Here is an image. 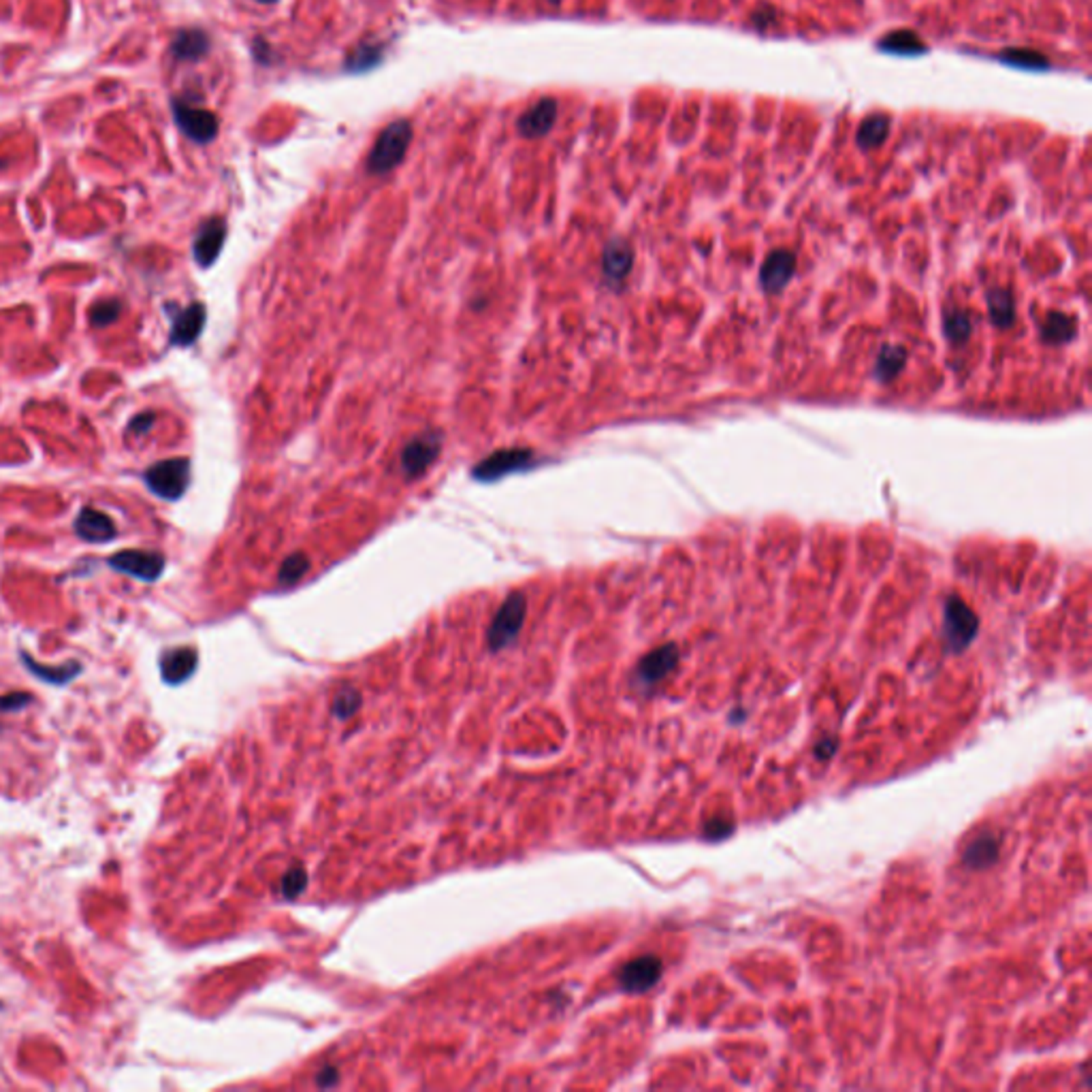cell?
I'll list each match as a JSON object with an SVG mask.
<instances>
[{
	"label": "cell",
	"mask_w": 1092,
	"mask_h": 1092,
	"mask_svg": "<svg viewBox=\"0 0 1092 1092\" xmlns=\"http://www.w3.org/2000/svg\"><path fill=\"white\" fill-rule=\"evenodd\" d=\"M410 141H412V124L408 120H395L388 124L371 148L369 158H367V171L371 175H384L395 169L404 161Z\"/></svg>",
	"instance_id": "6da1fadb"
},
{
	"label": "cell",
	"mask_w": 1092,
	"mask_h": 1092,
	"mask_svg": "<svg viewBox=\"0 0 1092 1092\" xmlns=\"http://www.w3.org/2000/svg\"><path fill=\"white\" fill-rule=\"evenodd\" d=\"M143 479L154 495L167 502H175L182 497L190 485V461L186 457L165 459L149 466Z\"/></svg>",
	"instance_id": "7a4b0ae2"
},
{
	"label": "cell",
	"mask_w": 1092,
	"mask_h": 1092,
	"mask_svg": "<svg viewBox=\"0 0 1092 1092\" xmlns=\"http://www.w3.org/2000/svg\"><path fill=\"white\" fill-rule=\"evenodd\" d=\"M977 614L958 595H949L943 610V638L952 651H965L977 636Z\"/></svg>",
	"instance_id": "3957f363"
},
{
	"label": "cell",
	"mask_w": 1092,
	"mask_h": 1092,
	"mask_svg": "<svg viewBox=\"0 0 1092 1092\" xmlns=\"http://www.w3.org/2000/svg\"><path fill=\"white\" fill-rule=\"evenodd\" d=\"M534 466V450L529 448H502L476 463L472 476L480 483H493L512 472H523Z\"/></svg>",
	"instance_id": "277c9868"
},
{
	"label": "cell",
	"mask_w": 1092,
	"mask_h": 1092,
	"mask_svg": "<svg viewBox=\"0 0 1092 1092\" xmlns=\"http://www.w3.org/2000/svg\"><path fill=\"white\" fill-rule=\"evenodd\" d=\"M525 613H528V600L521 591H515V594L508 595L503 600V604L499 607L497 614H495L493 623H491V630H489V644L493 649L503 647V644L510 643L516 634H519L521 625H523V619Z\"/></svg>",
	"instance_id": "5b68a950"
},
{
	"label": "cell",
	"mask_w": 1092,
	"mask_h": 1092,
	"mask_svg": "<svg viewBox=\"0 0 1092 1092\" xmlns=\"http://www.w3.org/2000/svg\"><path fill=\"white\" fill-rule=\"evenodd\" d=\"M107 564L112 565L116 572L128 574V577L137 578V581L154 583L162 577L167 561L165 557L158 555V552L120 551L116 552V555L109 557Z\"/></svg>",
	"instance_id": "8992f818"
},
{
	"label": "cell",
	"mask_w": 1092,
	"mask_h": 1092,
	"mask_svg": "<svg viewBox=\"0 0 1092 1092\" xmlns=\"http://www.w3.org/2000/svg\"><path fill=\"white\" fill-rule=\"evenodd\" d=\"M440 450H442L440 431H429V433H423V436L414 437V440H410L408 444H406V448L401 450V472H404L408 479H417V476L425 474L427 467L437 459Z\"/></svg>",
	"instance_id": "52a82bcc"
},
{
	"label": "cell",
	"mask_w": 1092,
	"mask_h": 1092,
	"mask_svg": "<svg viewBox=\"0 0 1092 1092\" xmlns=\"http://www.w3.org/2000/svg\"><path fill=\"white\" fill-rule=\"evenodd\" d=\"M174 116L184 135L188 139L197 141V143H210L218 135V118L211 112H207V109L192 107V105L182 103V101H175Z\"/></svg>",
	"instance_id": "ba28073f"
},
{
	"label": "cell",
	"mask_w": 1092,
	"mask_h": 1092,
	"mask_svg": "<svg viewBox=\"0 0 1092 1092\" xmlns=\"http://www.w3.org/2000/svg\"><path fill=\"white\" fill-rule=\"evenodd\" d=\"M227 240V223L223 218H210L201 224L192 243V254L201 267H211L223 252Z\"/></svg>",
	"instance_id": "9c48e42d"
},
{
	"label": "cell",
	"mask_w": 1092,
	"mask_h": 1092,
	"mask_svg": "<svg viewBox=\"0 0 1092 1092\" xmlns=\"http://www.w3.org/2000/svg\"><path fill=\"white\" fill-rule=\"evenodd\" d=\"M796 271V254L790 250H775L766 256L760 269V282L766 293H781Z\"/></svg>",
	"instance_id": "30bf717a"
},
{
	"label": "cell",
	"mask_w": 1092,
	"mask_h": 1092,
	"mask_svg": "<svg viewBox=\"0 0 1092 1092\" xmlns=\"http://www.w3.org/2000/svg\"><path fill=\"white\" fill-rule=\"evenodd\" d=\"M662 977V961L656 956H640L621 969L619 981L627 992H644Z\"/></svg>",
	"instance_id": "8fae6325"
},
{
	"label": "cell",
	"mask_w": 1092,
	"mask_h": 1092,
	"mask_svg": "<svg viewBox=\"0 0 1092 1092\" xmlns=\"http://www.w3.org/2000/svg\"><path fill=\"white\" fill-rule=\"evenodd\" d=\"M75 534L82 540L92 542V545H103V542H112L118 536V528L103 512L95 510V508H83L75 519Z\"/></svg>",
	"instance_id": "7c38bea8"
},
{
	"label": "cell",
	"mask_w": 1092,
	"mask_h": 1092,
	"mask_svg": "<svg viewBox=\"0 0 1092 1092\" xmlns=\"http://www.w3.org/2000/svg\"><path fill=\"white\" fill-rule=\"evenodd\" d=\"M203 326H205V305L190 303L178 316H174L169 342L174 346H190L198 339Z\"/></svg>",
	"instance_id": "4fadbf2b"
},
{
	"label": "cell",
	"mask_w": 1092,
	"mask_h": 1092,
	"mask_svg": "<svg viewBox=\"0 0 1092 1092\" xmlns=\"http://www.w3.org/2000/svg\"><path fill=\"white\" fill-rule=\"evenodd\" d=\"M679 649L676 644H664V647L656 649L651 651L649 656H644L638 664V679L640 683L644 685H656L660 683L664 676L670 674L674 670V666L679 664Z\"/></svg>",
	"instance_id": "5bb4252c"
},
{
	"label": "cell",
	"mask_w": 1092,
	"mask_h": 1092,
	"mask_svg": "<svg viewBox=\"0 0 1092 1092\" xmlns=\"http://www.w3.org/2000/svg\"><path fill=\"white\" fill-rule=\"evenodd\" d=\"M557 120V101L551 99V96H545V99L538 101L534 107H529L523 116L519 118V132L528 139H536V137H545L546 132H551V128L555 126Z\"/></svg>",
	"instance_id": "9a60e30c"
},
{
	"label": "cell",
	"mask_w": 1092,
	"mask_h": 1092,
	"mask_svg": "<svg viewBox=\"0 0 1092 1092\" xmlns=\"http://www.w3.org/2000/svg\"><path fill=\"white\" fill-rule=\"evenodd\" d=\"M197 662H198V656L194 649L190 647L171 649V651H167L165 656L161 657L162 680L169 685L184 683V680L190 679L192 672L197 670Z\"/></svg>",
	"instance_id": "2e32d148"
},
{
	"label": "cell",
	"mask_w": 1092,
	"mask_h": 1092,
	"mask_svg": "<svg viewBox=\"0 0 1092 1092\" xmlns=\"http://www.w3.org/2000/svg\"><path fill=\"white\" fill-rule=\"evenodd\" d=\"M210 52V37L198 28H186L175 34L171 43V56L182 62H197Z\"/></svg>",
	"instance_id": "e0dca14e"
},
{
	"label": "cell",
	"mask_w": 1092,
	"mask_h": 1092,
	"mask_svg": "<svg viewBox=\"0 0 1092 1092\" xmlns=\"http://www.w3.org/2000/svg\"><path fill=\"white\" fill-rule=\"evenodd\" d=\"M631 263H634V252L627 241L613 240L604 247L602 269L610 282H621L631 271Z\"/></svg>",
	"instance_id": "ac0fdd59"
},
{
	"label": "cell",
	"mask_w": 1092,
	"mask_h": 1092,
	"mask_svg": "<svg viewBox=\"0 0 1092 1092\" xmlns=\"http://www.w3.org/2000/svg\"><path fill=\"white\" fill-rule=\"evenodd\" d=\"M20 657H21V662H24V666L28 668V672H33V674L37 676V679L46 680V683H50V685H66V683H70V680H73L75 676L82 674V664H79V662H70V664H62V666L52 668V666L39 664V662H34L33 657H30L28 653H24V651H21Z\"/></svg>",
	"instance_id": "d6986e66"
},
{
	"label": "cell",
	"mask_w": 1092,
	"mask_h": 1092,
	"mask_svg": "<svg viewBox=\"0 0 1092 1092\" xmlns=\"http://www.w3.org/2000/svg\"><path fill=\"white\" fill-rule=\"evenodd\" d=\"M998 857V839L992 834H981L971 841L965 850V864L973 870L988 869Z\"/></svg>",
	"instance_id": "ffe728a7"
},
{
	"label": "cell",
	"mask_w": 1092,
	"mask_h": 1092,
	"mask_svg": "<svg viewBox=\"0 0 1092 1092\" xmlns=\"http://www.w3.org/2000/svg\"><path fill=\"white\" fill-rule=\"evenodd\" d=\"M1076 329H1077L1076 318L1069 316V314L1050 312L1041 325V338L1046 339L1047 344H1065V342H1071L1073 335H1076Z\"/></svg>",
	"instance_id": "44dd1931"
},
{
	"label": "cell",
	"mask_w": 1092,
	"mask_h": 1092,
	"mask_svg": "<svg viewBox=\"0 0 1092 1092\" xmlns=\"http://www.w3.org/2000/svg\"><path fill=\"white\" fill-rule=\"evenodd\" d=\"M905 363H907V351H905V348L900 346L882 348L877 361H875V378L882 380V382H890V380H894L896 375L903 371Z\"/></svg>",
	"instance_id": "7402d4cb"
},
{
	"label": "cell",
	"mask_w": 1092,
	"mask_h": 1092,
	"mask_svg": "<svg viewBox=\"0 0 1092 1092\" xmlns=\"http://www.w3.org/2000/svg\"><path fill=\"white\" fill-rule=\"evenodd\" d=\"M988 312H990V320L994 322L997 326L1001 329H1007V326L1014 325V316H1016V305H1014V297H1011L1010 290L1005 289H992L988 293Z\"/></svg>",
	"instance_id": "603a6c76"
},
{
	"label": "cell",
	"mask_w": 1092,
	"mask_h": 1092,
	"mask_svg": "<svg viewBox=\"0 0 1092 1092\" xmlns=\"http://www.w3.org/2000/svg\"><path fill=\"white\" fill-rule=\"evenodd\" d=\"M888 131H890V120H888L886 116L866 118V120L862 122L860 131H857V143H860V148L864 149L879 148V145L886 141Z\"/></svg>",
	"instance_id": "cb8c5ba5"
},
{
	"label": "cell",
	"mask_w": 1092,
	"mask_h": 1092,
	"mask_svg": "<svg viewBox=\"0 0 1092 1092\" xmlns=\"http://www.w3.org/2000/svg\"><path fill=\"white\" fill-rule=\"evenodd\" d=\"M879 46L888 52H894V54H919L922 50H926V46L918 39V34L911 33V30H899V33L886 34Z\"/></svg>",
	"instance_id": "d4e9b609"
},
{
	"label": "cell",
	"mask_w": 1092,
	"mask_h": 1092,
	"mask_svg": "<svg viewBox=\"0 0 1092 1092\" xmlns=\"http://www.w3.org/2000/svg\"><path fill=\"white\" fill-rule=\"evenodd\" d=\"M382 54H380V47L378 46H371V43H361L359 47L348 54L346 58V70H352V73H361V70H369L378 64Z\"/></svg>",
	"instance_id": "484cf974"
},
{
	"label": "cell",
	"mask_w": 1092,
	"mask_h": 1092,
	"mask_svg": "<svg viewBox=\"0 0 1092 1092\" xmlns=\"http://www.w3.org/2000/svg\"><path fill=\"white\" fill-rule=\"evenodd\" d=\"M309 570V559L303 555V552H293L290 557H286L284 564L280 565V572H278V583L282 587H290L295 583H299L305 577V572Z\"/></svg>",
	"instance_id": "4316f807"
},
{
	"label": "cell",
	"mask_w": 1092,
	"mask_h": 1092,
	"mask_svg": "<svg viewBox=\"0 0 1092 1092\" xmlns=\"http://www.w3.org/2000/svg\"><path fill=\"white\" fill-rule=\"evenodd\" d=\"M971 329H973L971 320L965 312L948 314V316H945V333H948V338L954 339V342H965V339H969Z\"/></svg>",
	"instance_id": "83f0119b"
},
{
	"label": "cell",
	"mask_w": 1092,
	"mask_h": 1092,
	"mask_svg": "<svg viewBox=\"0 0 1092 1092\" xmlns=\"http://www.w3.org/2000/svg\"><path fill=\"white\" fill-rule=\"evenodd\" d=\"M120 302H99L90 309V320L95 326H107L120 316Z\"/></svg>",
	"instance_id": "f1b7e54d"
},
{
	"label": "cell",
	"mask_w": 1092,
	"mask_h": 1092,
	"mask_svg": "<svg viewBox=\"0 0 1092 1092\" xmlns=\"http://www.w3.org/2000/svg\"><path fill=\"white\" fill-rule=\"evenodd\" d=\"M1003 60L1011 62V64H1018V66H1027V69H1041V66H1047V58H1043L1041 54L1033 50H1005V54H1001Z\"/></svg>",
	"instance_id": "f546056e"
},
{
	"label": "cell",
	"mask_w": 1092,
	"mask_h": 1092,
	"mask_svg": "<svg viewBox=\"0 0 1092 1092\" xmlns=\"http://www.w3.org/2000/svg\"><path fill=\"white\" fill-rule=\"evenodd\" d=\"M33 702V696L30 693H7V696H0V711L4 713H13V711H20L24 706H28Z\"/></svg>",
	"instance_id": "4dcf8cb0"
},
{
	"label": "cell",
	"mask_w": 1092,
	"mask_h": 1092,
	"mask_svg": "<svg viewBox=\"0 0 1092 1092\" xmlns=\"http://www.w3.org/2000/svg\"><path fill=\"white\" fill-rule=\"evenodd\" d=\"M152 425H154V414L145 412V414H139V417L132 418L131 431H137V436H143L145 431H149V429H152Z\"/></svg>",
	"instance_id": "1f68e13d"
},
{
	"label": "cell",
	"mask_w": 1092,
	"mask_h": 1092,
	"mask_svg": "<svg viewBox=\"0 0 1092 1092\" xmlns=\"http://www.w3.org/2000/svg\"><path fill=\"white\" fill-rule=\"evenodd\" d=\"M705 833H706V837H711V839H723V837H728L729 833H732V824H722V821L717 820V821H713V824L706 826Z\"/></svg>",
	"instance_id": "d6a6232c"
},
{
	"label": "cell",
	"mask_w": 1092,
	"mask_h": 1092,
	"mask_svg": "<svg viewBox=\"0 0 1092 1092\" xmlns=\"http://www.w3.org/2000/svg\"><path fill=\"white\" fill-rule=\"evenodd\" d=\"M259 3H267V4H271V3H276V0H259Z\"/></svg>",
	"instance_id": "836d02e7"
}]
</instances>
